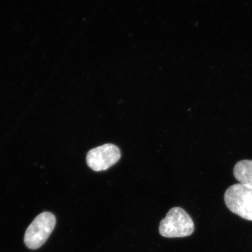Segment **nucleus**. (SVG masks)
<instances>
[{
    "instance_id": "nucleus-5",
    "label": "nucleus",
    "mask_w": 252,
    "mask_h": 252,
    "mask_svg": "<svg viewBox=\"0 0 252 252\" xmlns=\"http://www.w3.org/2000/svg\"><path fill=\"white\" fill-rule=\"evenodd\" d=\"M235 178L244 185L252 188V160H240L233 169Z\"/></svg>"
},
{
    "instance_id": "nucleus-4",
    "label": "nucleus",
    "mask_w": 252,
    "mask_h": 252,
    "mask_svg": "<svg viewBox=\"0 0 252 252\" xmlns=\"http://www.w3.org/2000/svg\"><path fill=\"white\" fill-rule=\"evenodd\" d=\"M120 158V149L114 144H107L89 151L86 162L94 171H104L117 163Z\"/></svg>"
},
{
    "instance_id": "nucleus-1",
    "label": "nucleus",
    "mask_w": 252,
    "mask_h": 252,
    "mask_svg": "<svg viewBox=\"0 0 252 252\" xmlns=\"http://www.w3.org/2000/svg\"><path fill=\"white\" fill-rule=\"evenodd\" d=\"M194 230L193 220L185 210L179 207L172 208L159 226L160 234L168 238L190 236Z\"/></svg>"
},
{
    "instance_id": "nucleus-3",
    "label": "nucleus",
    "mask_w": 252,
    "mask_h": 252,
    "mask_svg": "<svg viewBox=\"0 0 252 252\" xmlns=\"http://www.w3.org/2000/svg\"><path fill=\"white\" fill-rule=\"evenodd\" d=\"M56 223V217L51 212L38 215L26 230L24 238L26 246L31 250L41 248L49 238Z\"/></svg>"
},
{
    "instance_id": "nucleus-2",
    "label": "nucleus",
    "mask_w": 252,
    "mask_h": 252,
    "mask_svg": "<svg viewBox=\"0 0 252 252\" xmlns=\"http://www.w3.org/2000/svg\"><path fill=\"white\" fill-rule=\"evenodd\" d=\"M225 205L230 211L252 221V188L243 184L230 186L224 193Z\"/></svg>"
}]
</instances>
